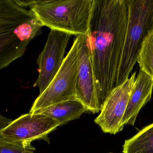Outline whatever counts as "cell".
Masks as SVG:
<instances>
[{
    "instance_id": "1",
    "label": "cell",
    "mask_w": 153,
    "mask_h": 153,
    "mask_svg": "<svg viewBox=\"0 0 153 153\" xmlns=\"http://www.w3.org/2000/svg\"><path fill=\"white\" fill-rule=\"evenodd\" d=\"M127 0H94L86 37L100 110L115 88L128 20Z\"/></svg>"
},
{
    "instance_id": "2",
    "label": "cell",
    "mask_w": 153,
    "mask_h": 153,
    "mask_svg": "<svg viewBox=\"0 0 153 153\" xmlns=\"http://www.w3.org/2000/svg\"><path fill=\"white\" fill-rule=\"evenodd\" d=\"M43 25L30 10L0 0V70L22 57Z\"/></svg>"
},
{
    "instance_id": "3",
    "label": "cell",
    "mask_w": 153,
    "mask_h": 153,
    "mask_svg": "<svg viewBox=\"0 0 153 153\" xmlns=\"http://www.w3.org/2000/svg\"><path fill=\"white\" fill-rule=\"evenodd\" d=\"M94 0H36L30 6L43 26L69 34L87 35Z\"/></svg>"
},
{
    "instance_id": "4",
    "label": "cell",
    "mask_w": 153,
    "mask_h": 153,
    "mask_svg": "<svg viewBox=\"0 0 153 153\" xmlns=\"http://www.w3.org/2000/svg\"><path fill=\"white\" fill-rule=\"evenodd\" d=\"M128 20L115 87L128 79L144 39L153 29V0H127Z\"/></svg>"
},
{
    "instance_id": "5",
    "label": "cell",
    "mask_w": 153,
    "mask_h": 153,
    "mask_svg": "<svg viewBox=\"0 0 153 153\" xmlns=\"http://www.w3.org/2000/svg\"><path fill=\"white\" fill-rule=\"evenodd\" d=\"M79 36L74 39L69 51L64 58L59 70L45 90L34 102L30 113L53 105L77 100L76 85L78 67Z\"/></svg>"
},
{
    "instance_id": "6",
    "label": "cell",
    "mask_w": 153,
    "mask_h": 153,
    "mask_svg": "<svg viewBox=\"0 0 153 153\" xmlns=\"http://www.w3.org/2000/svg\"><path fill=\"white\" fill-rule=\"evenodd\" d=\"M60 123L41 114H23L0 130V140L21 145H31L32 141L44 140L49 142L48 135Z\"/></svg>"
},
{
    "instance_id": "7",
    "label": "cell",
    "mask_w": 153,
    "mask_h": 153,
    "mask_svg": "<svg viewBox=\"0 0 153 153\" xmlns=\"http://www.w3.org/2000/svg\"><path fill=\"white\" fill-rule=\"evenodd\" d=\"M71 35L51 30L43 50L38 56L36 63L39 75L34 86L37 87L41 94L51 84L63 60L66 47Z\"/></svg>"
},
{
    "instance_id": "8",
    "label": "cell",
    "mask_w": 153,
    "mask_h": 153,
    "mask_svg": "<svg viewBox=\"0 0 153 153\" xmlns=\"http://www.w3.org/2000/svg\"><path fill=\"white\" fill-rule=\"evenodd\" d=\"M136 72L114 88L105 102L94 122L105 133L115 134L121 131L122 120L135 84Z\"/></svg>"
},
{
    "instance_id": "9",
    "label": "cell",
    "mask_w": 153,
    "mask_h": 153,
    "mask_svg": "<svg viewBox=\"0 0 153 153\" xmlns=\"http://www.w3.org/2000/svg\"><path fill=\"white\" fill-rule=\"evenodd\" d=\"M78 51L76 97L87 111L94 114L101 111L98 105L94 73L86 36L80 35Z\"/></svg>"
},
{
    "instance_id": "10",
    "label": "cell",
    "mask_w": 153,
    "mask_h": 153,
    "mask_svg": "<svg viewBox=\"0 0 153 153\" xmlns=\"http://www.w3.org/2000/svg\"><path fill=\"white\" fill-rule=\"evenodd\" d=\"M153 88V79L140 70L122 120L123 128L127 124L134 125L140 111L150 101Z\"/></svg>"
},
{
    "instance_id": "11",
    "label": "cell",
    "mask_w": 153,
    "mask_h": 153,
    "mask_svg": "<svg viewBox=\"0 0 153 153\" xmlns=\"http://www.w3.org/2000/svg\"><path fill=\"white\" fill-rule=\"evenodd\" d=\"M85 105L78 100H69L41 109L33 113L41 114L59 122L60 126L76 120L85 112ZM33 114V113H32Z\"/></svg>"
},
{
    "instance_id": "12",
    "label": "cell",
    "mask_w": 153,
    "mask_h": 153,
    "mask_svg": "<svg viewBox=\"0 0 153 153\" xmlns=\"http://www.w3.org/2000/svg\"><path fill=\"white\" fill-rule=\"evenodd\" d=\"M123 153H153V123L125 140Z\"/></svg>"
},
{
    "instance_id": "13",
    "label": "cell",
    "mask_w": 153,
    "mask_h": 153,
    "mask_svg": "<svg viewBox=\"0 0 153 153\" xmlns=\"http://www.w3.org/2000/svg\"><path fill=\"white\" fill-rule=\"evenodd\" d=\"M137 62L140 69L153 79V29L144 39Z\"/></svg>"
},
{
    "instance_id": "14",
    "label": "cell",
    "mask_w": 153,
    "mask_h": 153,
    "mask_svg": "<svg viewBox=\"0 0 153 153\" xmlns=\"http://www.w3.org/2000/svg\"><path fill=\"white\" fill-rule=\"evenodd\" d=\"M36 150L31 145H21L0 140V153H34Z\"/></svg>"
},
{
    "instance_id": "15",
    "label": "cell",
    "mask_w": 153,
    "mask_h": 153,
    "mask_svg": "<svg viewBox=\"0 0 153 153\" xmlns=\"http://www.w3.org/2000/svg\"><path fill=\"white\" fill-rule=\"evenodd\" d=\"M14 1L19 6L22 7H29L33 4L35 1H20V0H14Z\"/></svg>"
}]
</instances>
